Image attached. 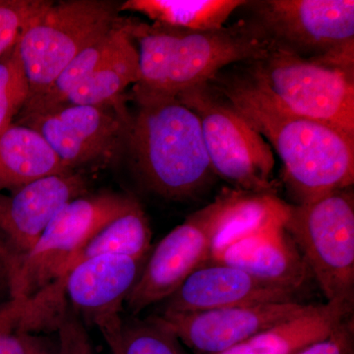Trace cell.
Wrapping results in <instances>:
<instances>
[{
  "label": "cell",
  "mask_w": 354,
  "mask_h": 354,
  "mask_svg": "<svg viewBox=\"0 0 354 354\" xmlns=\"http://www.w3.org/2000/svg\"><path fill=\"white\" fill-rule=\"evenodd\" d=\"M208 83L278 153L295 204L353 185L354 137L293 113L247 69Z\"/></svg>",
  "instance_id": "obj_1"
},
{
  "label": "cell",
  "mask_w": 354,
  "mask_h": 354,
  "mask_svg": "<svg viewBox=\"0 0 354 354\" xmlns=\"http://www.w3.org/2000/svg\"><path fill=\"white\" fill-rule=\"evenodd\" d=\"M138 46L140 80L133 92L177 95L209 82L225 67L265 57L272 46L253 20L212 31H190L129 19Z\"/></svg>",
  "instance_id": "obj_2"
},
{
  "label": "cell",
  "mask_w": 354,
  "mask_h": 354,
  "mask_svg": "<svg viewBox=\"0 0 354 354\" xmlns=\"http://www.w3.org/2000/svg\"><path fill=\"white\" fill-rule=\"evenodd\" d=\"M127 148L149 190L165 199L197 196L215 176L201 123L176 97L133 92Z\"/></svg>",
  "instance_id": "obj_3"
},
{
  "label": "cell",
  "mask_w": 354,
  "mask_h": 354,
  "mask_svg": "<svg viewBox=\"0 0 354 354\" xmlns=\"http://www.w3.org/2000/svg\"><path fill=\"white\" fill-rule=\"evenodd\" d=\"M283 223L327 302H354V199L349 188L281 205Z\"/></svg>",
  "instance_id": "obj_4"
},
{
  "label": "cell",
  "mask_w": 354,
  "mask_h": 354,
  "mask_svg": "<svg viewBox=\"0 0 354 354\" xmlns=\"http://www.w3.org/2000/svg\"><path fill=\"white\" fill-rule=\"evenodd\" d=\"M253 194L225 188L213 202L165 235L151 250L136 285L128 295L125 304L130 312L137 314L164 301L192 272L206 265L218 234Z\"/></svg>",
  "instance_id": "obj_5"
},
{
  "label": "cell",
  "mask_w": 354,
  "mask_h": 354,
  "mask_svg": "<svg viewBox=\"0 0 354 354\" xmlns=\"http://www.w3.org/2000/svg\"><path fill=\"white\" fill-rule=\"evenodd\" d=\"M274 50L354 71L353 0L248 1Z\"/></svg>",
  "instance_id": "obj_6"
},
{
  "label": "cell",
  "mask_w": 354,
  "mask_h": 354,
  "mask_svg": "<svg viewBox=\"0 0 354 354\" xmlns=\"http://www.w3.org/2000/svg\"><path fill=\"white\" fill-rule=\"evenodd\" d=\"M283 201L253 194L216 239L209 262L232 266L256 278L299 291L310 272L286 232Z\"/></svg>",
  "instance_id": "obj_7"
},
{
  "label": "cell",
  "mask_w": 354,
  "mask_h": 354,
  "mask_svg": "<svg viewBox=\"0 0 354 354\" xmlns=\"http://www.w3.org/2000/svg\"><path fill=\"white\" fill-rule=\"evenodd\" d=\"M120 7L113 0L53 1L30 23L17 44L29 99L44 92L77 55L113 31Z\"/></svg>",
  "instance_id": "obj_8"
},
{
  "label": "cell",
  "mask_w": 354,
  "mask_h": 354,
  "mask_svg": "<svg viewBox=\"0 0 354 354\" xmlns=\"http://www.w3.org/2000/svg\"><path fill=\"white\" fill-rule=\"evenodd\" d=\"M201 123L205 145L215 176L234 189L274 195V158L271 146L209 83L176 95Z\"/></svg>",
  "instance_id": "obj_9"
},
{
  "label": "cell",
  "mask_w": 354,
  "mask_h": 354,
  "mask_svg": "<svg viewBox=\"0 0 354 354\" xmlns=\"http://www.w3.org/2000/svg\"><path fill=\"white\" fill-rule=\"evenodd\" d=\"M247 71L298 115L354 137V71L272 50Z\"/></svg>",
  "instance_id": "obj_10"
},
{
  "label": "cell",
  "mask_w": 354,
  "mask_h": 354,
  "mask_svg": "<svg viewBox=\"0 0 354 354\" xmlns=\"http://www.w3.org/2000/svg\"><path fill=\"white\" fill-rule=\"evenodd\" d=\"M137 202L131 196L113 192L87 193L72 200L7 276L11 299H26L50 286L95 232Z\"/></svg>",
  "instance_id": "obj_11"
},
{
  "label": "cell",
  "mask_w": 354,
  "mask_h": 354,
  "mask_svg": "<svg viewBox=\"0 0 354 354\" xmlns=\"http://www.w3.org/2000/svg\"><path fill=\"white\" fill-rule=\"evenodd\" d=\"M130 115L123 101L104 106H73L21 116L19 124L37 130L72 171L99 167L127 148Z\"/></svg>",
  "instance_id": "obj_12"
},
{
  "label": "cell",
  "mask_w": 354,
  "mask_h": 354,
  "mask_svg": "<svg viewBox=\"0 0 354 354\" xmlns=\"http://www.w3.org/2000/svg\"><path fill=\"white\" fill-rule=\"evenodd\" d=\"M81 171L44 177L0 195V265L6 277L24 259L55 216L76 198L88 193Z\"/></svg>",
  "instance_id": "obj_13"
},
{
  "label": "cell",
  "mask_w": 354,
  "mask_h": 354,
  "mask_svg": "<svg viewBox=\"0 0 354 354\" xmlns=\"http://www.w3.org/2000/svg\"><path fill=\"white\" fill-rule=\"evenodd\" d=\"M147 258L102 255L83 261L44 290L100 332L120 322L121 310L138 281Z\"/></svg>",
  "instance_id": "obj_14"
},
{
  "label": "cell",
  "mask_w": 354,
  "mask_h": 354,
  "mask_svg": "<svg viewBox=\"0 0 354 354\" xmlns=\"http://www.w3.org/2000/svg\"><path fill=\"white\" fill-rule=\"evenodd\" d=\"M311 305L299 301L244 305L153 317L194 354H218L304 313Z\"/></svg>",
  "instance_id": "obj_15"
},
{
  "label": "cell",
  "mask_w": 354,
  "mask_h": 354,
  "mask_svg": "<svg viewBox=\"0 0 354 354\" xmlns=\"http://www.w3.org/2000/svg\"><path fill=\"white\" fill-rule=\"evenodd\" d=\"M298 292L267 283L232 266L208 262L164 300L162 313H193L244 305L295 302Z\"/></svg>",
  "instance_id": "obj_16"
},
{
  "label": "cell",
  "mask_w": 354,
  "mask_h": 354,
  "mask_svg": "<svg viewBox=\"0 0 354 354\" xmlns=\"http://www.w3.org/2000/svg\"><path fill=\"white\" fill-rule=\"evenodd\" d=\"M353 301L312 304L304 313L263 330L239 346L218 354H297L329 337L351 318Z\"/></svg>",
  "instance_id": "obj_17"
},
{
  "label": "cell",
  "mask_w": 354,
  "mask_h": 354,
  "mask_svg": "<svg viewBox=\"0 0 354 354\" xmlns=\"http://www.w3.org/2000/svg\"><path fill=\"white\" fill-rule=\"evenodd\" d=\"M68 171L37 130L13 123L0 134V191L13 193L44 177Z\"/></svg>",
  "instance_id": "obj_18"
},
{
  "label": "cell",
  "mask_w": 354,
  "mask_h": 354,
  "mask_svg": "<svg viewBox=\"0 0 354 354\" xmlns=\"http://www.w3.org/2000/svg\"><path fill=\"white\" fill-rule=\"evenodd\" d=\"M129 22V19H128ZM140 80L139 53L131 31L69 95L73 106H104L123 101L124 91Z\"/></svg>",
  "instance_id": "obj_19"
},
{
  "label": "cell",
  "mask_w": 354,
  "mask_h": 354,
  "mask_svg": "<svg viewBox=\"0 0 354 354\" xmlns=\"http://www.w3.org/2000/svg\"><path fill=\"white\" fill-rule=\"evenodd\" d=\"M243 0H128L120 11L144 14L155 24L190 30L212 31L225 27L234 11L246 6Z\"/></svg>",
  "instance_id": "obj_20"
},
{
  "label": "cell",
  "mask_w": 354,
  "mask_h": 354,
  "mask_svg": "<svg viewBox=\"0 0 354 354\" xmlns=\"http://www.w3.org/2000/svg\"><path fill=\"white\" fill-rule=\"evenodd\" d=\"M151 242L152 230L150 223L141 205L137 202L132 208L116 216L95 232L65 266L59 277L73 266L97 256L124 255L147 258L152 250Z\"/></svg>",
  "instance_id": "obj_21"
},
{
  "label": "cell",
  "mask_w": 354,
  "mask_h": 354,
  "mask_svg": "<svg viewBox=\"0 0 354 354\" xmlns=\"http://www.w3.org/2000/svg\"><path fill=\"white\" fill-rule=\"evenodd\" d=\"M128 32V19L120 18L113 31L77 55L58 74L50 87L41 94L28 100L24 109L19 113L21 116L50 113L65 106L69 95L92 74L104 58L118 48Z\"/></svg>",
  "instance_id": "obj_22"
},
{
  "label": "cell",
  "mask_w": 354,
  "mask_h": 354,
  "mask_svg": "<svg viewBox=\"0 0 354 354\" xmlns=\"http://www.w3.org/2000/svg\"><path fill=\"white\" fill-rule=\"evenodd\" d=\"M111 354H190L153 316L123 318L102 332Z\"/></svg>",
  "instance_id": "obj_23"
},
{
  "label": "cell",
  "mask_w": 354,
  "mask_h": 354,
  "mask_svg": "<svg viewBox=\"0 0 354 354\" xmlns=\"http://www.w3.org/2000/svg\"><path fill=\"white\" fill-rule=\"evenodd\" d=\"M29 95V81L16 46L0 58V134L13 124Z\"/></svg>",
  "instance_id": "obj_24"
},
{
  "label": "cell",
  "mask_w": 354,
  "mask_h": 354,
  "mask_svg": "<svg viewBox=\"0 0 354 354\" xmlns=\"http://www.w3.org/2000/svg\"><path fill=\"white\" fill-rule=\"evenodd\" d=\"M53 1L0 0V58L19 43L28 26Z\"/></svg>",
  "instance_id": "obj_25"
},
{
  "label": "cell",
  "mask_w": 354,
  "mask_h": 354,
  "mask_svg": "<svg viewBox=\"0 0 354 354\" xmlns=\"http://www.w3.org/2000/svg\"><path fill=\"white\" fill-rule=\"evenodd\" d=\"M57 332L59 354H95L85 324L68 306Z\"/></svg>",
  "instance_id": "obj_26"
},
{
  "label": "cell",
  "mask_w": 354,
  "mask_h": 354,
  "mask_svg": "<svg viewBox=\"0 0 354 354\" xmlns=\"http://www.w3.org/2000/svg\"><path fill=\"white\" fill-rule=\"evenodd\" d=\"M0 354H59V348L46 335L0 330Z\"/></svg>",
  "instance_id": "obj_27"
},
{
  "label": "cell",
  "mask_w": 354,
  "mask_h": 354,
  "mask_svg": "<svg viewBox=\"0 0 354 354\" xmlns=\"http://www.w3.org/2000/svg\"><path fill=\"white\" fill-rule=\"evenodd\" d=\"M353 320L349 318L329 337L314 342L297 354H353Z\"/></svg>",
  "instance_id": "obj_28"
}]
</instances>
